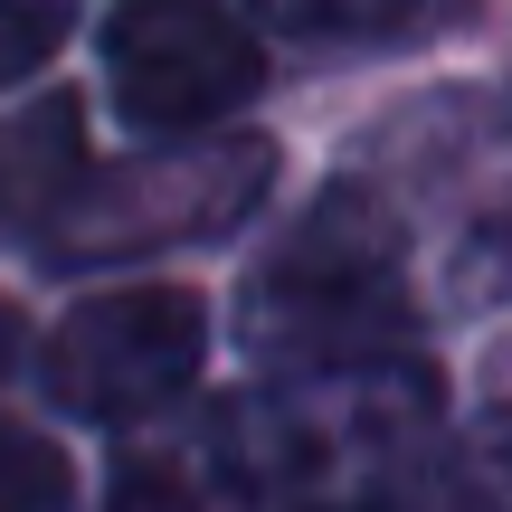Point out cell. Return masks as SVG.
Here are the masks:
<instances>
[{"label":"cell","mask_w":512,"mask_h":512,"mask_svg":"<svg viewBox=\"0 0 512 512\" xmlns=\"http://www.w3.org/2000/svg\"><path fill=\"white\" fill-rule=\"evenodd\" d=\"M209 456L238 512H408L446 465V389L408 351L275 370L209 418Z\"/></svg>","instance_id":"6da1fadb"},{"label":"cell","mask_w":512,"mask_h":512,"mask_svg":"<svg viewBox=\"0 0 512 512\" xmlns=\"http://www.w3.org/2000/svg\"><path fill=\"white\" fill-rule=\"evenodd\" d=\"M408 247L370 190H323L294 219V238L256 256L238 294V342L266 370H351L389 361L408 342Z\"/></svg>","instance_id":"7a4b0ae2"},{"label":"cell","mask_w":512,"mask_h":512,"mask_svg":"<svg viewBox=\"0 0 512 512\" xmlns=\"http://www.w3.org/2000/svg\"><path fill=\"white\" fill-rule=\"evenodd\" d=\"M275 181V143L266 133H219V143H171V152H133V162H105L67 190V209L48 219V256L57 275L67 266H124V256L152 247H200L228 238Z\"/></svg>","instance_id":"3957f363"},{"label":"cell","mask_w":512,"mask_h":512,"mask_svg":"<svg viewBox=\"0 0 512 512\" xmlns=\"http://www.w3.org/2000/svg\"><path fill=\"white\" fill-rule=\"evenodd\" d=\"M105 86L124 105L133 133H209L219 114H238L256 86H266V57L238 29V10L219 0H114L105 29Z\"/></svg>","instance_id":"277c9868"},{"label":"cell","mask_w":512,"mask_h":512,"mask_svg":"<svg viewBox=\"0 0 512 512\" xmlns=\"http://www.w3.org/2000/svg\"><path fill=\"white\" fill-rule=\"evenodd\" d=\"M209 361V304L190 285H124L76 304L48 332V399L86 427H124L143 408L181 399Z\"/></svg>","instance_id":"5b68a950"},{"label":"cell","mask_w":512,"mask_h":512,"mask_svg":"<svg viewBox=\"0 0 512 512\" xmlns=\"http://www.w3.org/2000/svg\"><path fill=\"white\" fill-rule=\"evenodd\" d=\"M76 143H86V114L67 95H48L19 124H0V228H48L67 209V190L86 181L76 171Z\"/></svg>","instance_id":"8992f818"},{"label":"cell","mask_w":512,"mask_h":512,"mask_svg":"<svg viewBox=\"0 0 512 512\" xmlns=\"http://www.w3.org/2000/svg\"><path fill=\"white\" fill-rule=\"evenodd\" d=\"M247 10L275 38H304V48H399V38L465 19L475 0H247Z\"/></svg>","instance_id":"52a82bcc"},{"label":"cell","mask_w":512,"mask_h":512,"mask_svg":"<svg viewBox=\"0 0 512 512\" xmlns=\"http://www.w3.org/2000/svg\"><path fill=\"white\" fill-rule=\"evenodd\" d=\"M446 512H512V408H484L446 456Z\"/></svg>","instance_id":"ba28073f"},{"label":"cell","mask_w":512,"mask_h":512,"mask_svg":"<svg viewBox=\"0 0 512 512\" xmlns=\"http://www.w3.org/2000/svg\"><path fill=\"white\" fill-rule=\"evenodd\" d=\"M76 465L29 427H0V512H67Z\"/></svg>","instance_id":"9c48e42d"},{"label":"cell","mask_w":512,"mask_h":512,"mask_svg":"<svg viewBox=\"0 0 512 512\" xmlns=\"http://www.w3.org/2000/svg\"><path fill=\"white\" fill-rule=\"evenodd\" d=\"M76 29V0H0V86L38 76Z\"/></svg>","instance_id":"30bf717a"},{"label":"cell","mask_w":512,"mask_h":512,"mask_svg":"<svg viewBox=\"0 0 512 512\" xmlns=\"http://www.w3.org/2000/svg\"><path fill=\"white\" fill-rule=\"evenodd\" d=\"M105 512H209L200 494H190V475H181V465H124V475H114V503Z\"/></svg>","instance_id":"8fae6325"},{"label":"cell","mask_w":512,"mask_h":512,"mask_svg":"<svg viewBox=\"0 0 512 512\" xmlns=\"http://www.w3.org/2000/svg\"><path fill=\"white\" fill-rule=\"evenodd\" d=\"M19 342H29V332H19V313L0 304V380H10V370H19Z\"/></svg>","instance_id":"7c38bea8"}]
</instances>
